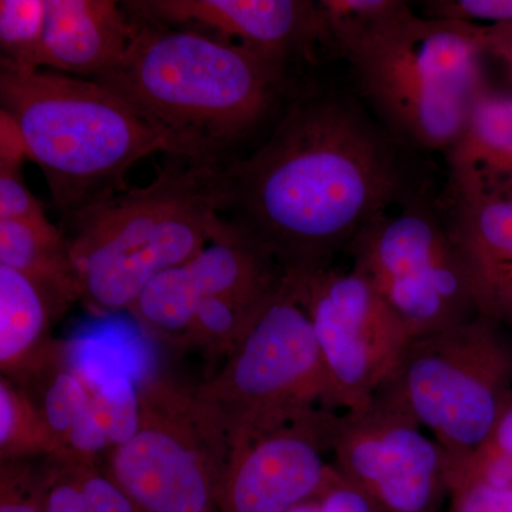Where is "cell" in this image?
<instances>
[{"label": "cell", "instance_id": "cell-8", "mask_svg": "<svg viewBox=\"0 0 512 512\" xmlns=\"http://www.w3.org/2000/svg\"><path fill=\"white\" fill-rule=\"evenodd\" d=\"M346 249L412 342L481 315L448 220L420 194L377 215Z\"/></svg>", "mask_w": 512, "mask_h": 512}, {"label": "cell", "instance_id": "cell-9", "mask_svg": "<svg viewBox=\"0 0 512 512\" xmlns=\"http://www.w3.org/2000/svg\"><path fill=\"white\" fill-rule=\"evenodd\" d=\"M141 423L107 474L143 512H220L229 444L194 393L168 380L140 389Z\"/></svg>", "mask_w": 512, "mask_h": 512}, {"label": "cell", "instance_id": "cell-18", "mask_svg": "<svg viewBox=\"0 0 512 512\" xmlns=\"http://www.w3.org/2000/svg\"><path fill=\"white\" fill-rule=\"evenodd\" d=\"M0 265L29 276L62 311L82 298L69 238L47 218L0 221Z\"/></svg>", "mask_w": 512, "mask_h": 512}, {"label": "cell", "instance_id": "cell-24", "mask_svg": "<svg viewBox=\"0 0 512 512\" xmlns=\"http://www.w3.org/2000/svg\"><path fill=\"white\" fill-rule=\"evenodd\" d=\"M92 392L82 377L60 362L47 376L40 403H35L56 447V460L63 457L64 443L70 431L87 412Z\"/></svg>", "mask_w": 512, "mask_h": 512}, {"label": "cell", "instance_id": "cell-25", "mask_svg": "<svg viewBox=\"0 0 512 512\" xmlns=\"http://www.w3.org/2000/svg\"><path fill=\"white\" fill-rule=\"evenodd\" d=\"M141 387L130 377H120L90 390L87 416L109 444L110 450L133 439L141 423Z\"/></svg>", "mask_w": 512, "mask_h": 512}, {"label": "cell", "instance_id": "cell-17", "mask_svg": "<svg viewBox=\"0 0 512 512\" xmlns=\"http://www.w3.org/2000/svg\"><path fill=\"white\" fill-rule=\"evenodd\" d=\"M451 234L466 261L481 315L512 268V197L451 195Z\"/></svg>", "mask_w": 512, "mask_h": 512}, {"label": "cell", "instance_id": "cell-7", "mask_svg": "<svg viewBox=\"0 0 512 512\" xmlns=\"http://www.w3.org/2000/svg\"><path fill=\"white\" fill-rule=\"evenodd\" d=\"M376 394L429 430L446 456L466 454L512 402V332L478 315L413 340Z\"/></svg>", "mask_w": 512, "mask_h": 512}, {"label": "cell", "instance_id": "cell-32", "mask_svg": "<svg viewBox=\"0 0 512 512\" xmlns=\"http://www.w3.org/2000/svg\"><path fill=\"white\" fill-rule=\"evenodd\" d=\"M446 512H512V491L483 484L450 488Z\"/></svg>", "mask_w": 512, "mask_h": 512}, {"label": "cell", "instance_id": "cell-26", "mask_svg": "<svg viewBox=\"0 0 512 512\" xmlns=\"http://www.w3.org/2000/svg\"><path fill=\"white\" fill-rule=\"evenodd\" d=\"M47 0L0 2V49L2 62L35 69L45 35Z\"/></svg>", "mask_w": 512, "mask_h": 512}, {"label": "cell", "instance_id": "cell-16", "mask_svg": "<svg viewBox=\"0 0 512 512\" xmlns=\"http://www.w3.org/2000/svg\"><path fill=\"white\" fill-rule=\"evenodd\" d=\"M447 161L453 197H512V97L481 94Z\"/></svg>", "mask_w": 512, "mask_h": 512}, {"label": "cell", "instance_id": "cell-6", "mask_svg": "<svg viewBox=\"0 0 512 512\" xmlns=\"http://www.w3.org/2000/svg\"><path fill=\"white\" fill-rule=\"evenodd\" d=\"M194 394L229 448L313 410L336 412L311 318L288 276L256 311L220 372Z\"/></svg>", "mask_w": 512, "mask_h": 512}, {"label": "cell", "instance_id": "cell-22", "mask_svg": "<svg viewBox=\"0 0 512 512\" xmlns=\"http://www.w3.org/2000/svg\"><path fill=\"white\" fill-rule=\"evenodd\" d=\"M448 490L483 484L512 491V402L483 443L460 456H446Z\"/></svg>", "mask_w": 512, "mask_h": 512}, {"label": "cell", "instance_id": "cell-27", "mask_svg": "<svg viewBox=\"0 0 512 512\" xmlns=\"http://www.w3.org/2000/svg\"><path fill=\"white\" fill-rule=\"evenodd\" d=\"M19 461H2L0 512H46L45 474L36 476Z\"/></svg>", "mask_w": 512, "mask_h": 512}, {"label": "cell", "instance_id": "cell-11", "mask_svg": "<svg viewBox=\"0 0 512 512\" xmlns=\"http://www.w3.org/2000/svg\"><path fill=\"white\" fill-rule=\"evenodd\" d=\"M333 466L383 512H441L448 500L446 454L409 413L375 394L336 417Z\"/></svg>", "mask_w": 512, "mask_h": 512}, {"label": "cell", "instance_id": "cell-35", "mask_svg": "<svg viewBox=\"0 0 512 512\" xmlns=\"http://www.w3.org/2000/svg\"><path fill=\"white\" fill-rule=\"evenodd\" d=\"M485 316L497 320L512 332V268L498 286Z\"/></svg>", "mask_w": 512, "mask_h": 512}, {"label": "cell", "instance_id": "cell-21", "mask_svg": "<svg viewBox=\"0 0 512 512\" xmlns=\"http://www.w3.org/2000/svg\"><path fill=\"white\" fill-rule=\"evenodd\" d=\"M275 289L268 293H229L207 299L198 306L181 339L204 349L212 357L227 359L256 311Z\"/></svg>", "mask_w": 512, "mask_h": 512}, {"label": "cell", "instance_id": "cell-34", "mask_svg": "<svg viewBox=\"0 0 512 512\" xmlns=\"http://www.w3.org/2000/svg\"><path fill=\"white\" fill-rule=\"evenodd\" d=\"M481 43L484 53L504 63L512 80V23L481 26Z\"/></svg>", "mask_w": 512, "mask_h": 512}, {"label": "cell", "instance_id": "cell-3", "mask_svg": "<svg viewBox=\"0 0 512 512\" xmlns=\"http://www.w3.org/2000/svg\"><path fill=\"white\" fill-rule=\"evenodd\" d=\"M225 165L170 156L146 187L69 218L82 298L100 312L136 303L156 276L184 264L224 229Z\"/></svg>", "mask_w": 512, "mask_h": 512}, {"label": "cell", "instance_id": "cell-5", "mask_svg": "<svg viewBox=\"0 0 512 512\" xmlns=\"http://www.w3.org/2000/svg\"><path fill=\"white\" fill-rule=\"evenodd\" d=\"M377 121L404 148L450 150L485 92L481 26L414 15L412 6L338 50Z\"/></svg>", "mask_w": 512, "mask_h": 512}, {"label": "cell", "instance_id": "cell-2", "mask_svg": "<svg viewBox=\"0 0 512 512\" xmlns=\"http://www.w3.org/2000/svg\"><path fill=\"white\" fill-rule=\"evenodd\" d=\"M131 20L126 55L94 82L160 131L171 156L227 165L274 109L286 66L204 30Z\"/></svg>", "mask_w": 512, "mask_h": 512}, {"label": "cell", "instance_id": "cell-20", "mask_svg": "<svg viewBox=\"0 0 512 512\" xmlns=\"http://www.w3.org/2000/svg\"><path fill=\"white\" fill-rule=\"evenodd\" d=\"M64 365L82 377L90 390L120 377H130L138 386L150 382V360L141 343L109 333H83L60 349Z\"/></svg>", "mask_w": 512, "mask_h": 512}, {"label": "cell", "instance_id": "cell-29", "mask_svg": "<svg viewBox=\"0 0 512 512\" xmlns=\"http://www.w3.org/2000/svg\"><path fill=\"white\" fill-rule=\"evenodd\" d=\"M289 512H383L352 481L348 480L335 467L328 481L308 500L293 507Z\"/></svg>", "mask_w": 512, "mask_h": 512}, {"label": "cell", "instance_id": "cell-10", "mask_svg": "<svg viewBox=\"0 0 512 512\" xmlns=\"http://www.w3.org/2000/svg\"><path fill=\"white\" fill-rule=\"evenodd\" d=\"M315 330L333 409L362 407L382 389L412 342L382 296L355 271L285 272Z\"/></svg>", "mask_w": 512, "mask_h": 512}, {"label": "cell", "instance_id": "cell-14", "mask_svg": "<svg viewBox=\"0 0 512 512\" xmlns=\"http://www.w3.org/2000/svg\"><path fill=\"white\" fill-rule=\"evenodd\" d=\"M123 5L134 19L207 29L284 66L316 46L330 49L325 15L311 0H134Z\"/></svg>", "mask_w": 512, "mask_h": 512}, {"label": "cell", "instance_id": "cell-30", "mask_svg": "<svg viewBox=\"0 0 512 512\" xmlns=\"http://www.w3.org/2000/svg\"><path fill=\"white\" fill-rule=\"evenodd\" d=\"M423 5L427 18L476 26L512 23V0H430Z\"/></svg>", "mask_w": 512, "mask_h": 512}, {"label": "cell", "instance_id": "cell-4", "mask_svg": "<svg viewBox=\"0 0 512 512\" xmlns=\"http://www.w3.org/2000/svg\"><path fill=\"white\" fill-rule=\"evenodd\" d=\"M0 104L67 220L126 191L138 161L171 156L160 131L94 80L2 62Z\"/></svg>", "mask_w": 512, "mask_h": 512}, {"label": "cell", "instance_id": "cell-12", "mask_svg": "<svg viewBox=\"0 0 512 512\" xmlns=\"http://www.w3.org/2000/svg\"><path fill=\"white\" fill-rule=\"evenodd\" d=\"M338 414L316 409L229 448L220 512H289L335 470L326 463Z\"/></svg>", "mask_w": 512, "mask_h": 512}, {"label": "cell", "instance_id": "cell-1", "mask_svg": "<svg viewBox=\"0 0 512 512\" xmlns=\"http://www.w3.org/2000/svg\"><path fill=\"white\" fill-rule=\"evenodd\" d=\"M402 144L356 100H296L271 136L224 168L228 222L284 272L329 266L377 215L416 195Z\"/></svg>", "mask_w": 512, "mask_h": 512}, {"label": "cell", "instance_id": "cell-23", "mask_svg": "<svg viewBox=\"0 0 512 512\" xmlns=\"http://www.w3.org/2000/svg\"><path fill=\"white\" fill-rule=\"evenodd\" d=\"M56 456V447L29 394L8 377L0 380V456L15 461L33 454Z\"/></svg>", "mask_w": 512, "mask_h": 512}, {"label": "cell", "instance_id": "cell-33", "mask_svg": "<svg viewBox=\"0 0 512 512\" xmlns=\"http://www.w3.org/2000/svg\"><path fill=\"white\" fill-rule=\"evenodd\" d=\"M59 463L45 474L46 512H89L69 464Z\"/></svg>", "mask_w": 512, "mask_h": 512}, {"label": "cell", "instance_id": "cell-31", "mask_svg": "<svg viewBox=\"0 0 512 512\" xmlns=\"http://www.w3.org/2000/svg\"><path fill=\"white\" fill-rule=\"evenodd\" d=\"M45 210L23 183L19 167H0V221L46 220Z\"/></svg>", "mask_w": 512, "mask_h": 512}, {"label": "cell", "instance_id": "cell-13", "mask_svg": "<svg viewBox=\"0 0 512 512\" xmlns=\"http://www.w3.org/2000/svg\"><path fill=\"white\" fill-rule=\"evenodd\" d=\"M214 241L184 264L156 276L130 312L144 329L183 338L198 306L229 293H268L285 272L274 256L225 220Z\"/></svg>", "mask_w": 512, "mask_h": 512}, {"label": "cell", "instance_id": "cell-19", "mask_svg": "<svg viewBox=\"0 0 512 512\" xmlns=\"http://www.w3.org/2000/svg\"><path fill=\"white\" fill-rule=\"evenodd\" d=\"M62 312L39 284L15 269L0 265V365L3 376L26 373L46 353V332Z\"/></svg>", "mask_w": 512, "mask_h": 512}, {"label": "cell", "instance_id": "cell-15", "mask_svg": "<svg viewBox=\"0 0 512 512\" xmlns=\"http://www.w3.org/2000/svg\"><path fill=\"white\" fill-rule=\"evenodd\" d=\"M133 36V20L113 0H47L35 69L100 79L123 59Z\"/></svg>", "mask_w": 512, "mask_h": 512}, {"label": "cell", "instance_id": "cell-28", "mask_svg": "<svg viewBox=\"0 0 512 512\" xmlns=\"http://www.w3.org/2000/svg\"><path fill=\"white\" fill-rule=\"evenodd\" d=\"M66 464L76 478L89 512H143L109 474L99 471L96 463Z\"/></svg>", "mask_w": 512, "mask_h": 512}]
</instances>
